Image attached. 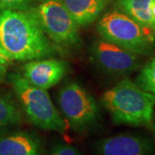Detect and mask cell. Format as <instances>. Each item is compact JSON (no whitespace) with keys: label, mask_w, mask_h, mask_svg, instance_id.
Wrapping results in <instances>:
<instances>
[{"label":"cell","mask_w":155,"mask_h":155,"mask_svg":"<svg viewBox=\"0 0 155 155\" xmlns=\"http://www.w3.org/2000/svg\"><path fill=\"white\" fill-rule=\"evenodd\" d=\"M0 49L11 61H29L55 54L34 10H0Z\"/></svg>","instance_id":"obj_1"},{"label":"cell","mask_w":155,"mask_h":155,"mask_svg":"<svg viewBox=\"0 0 155 155\" xmlns=\"http://www.w3.org/2000/svg\"><path fill=\"white\" fill-rule=\"evenodd\" d=\"M102 102L116 124L153 127L155 96L132 80L122 79L105 91Z\"/></svg>","instance_id":"obj_2"},{"label":"cell","mask_w":155,"mask_h":155,"mask_svg":"<svg viewBox=\"0 0 155 155\" xmlns=\"http://www.w3.org/2000/svg\"><path fill=\"white\" fill-rule=\"evenodd\" d=\"M9 79L29 122L41 129L66 133L67 121L53 104L47 90L34 86L18 73L11 74Z\"/></svg>","instance_id":"obj_3"},{"label":"cell","mask_w":155,"mask_h":155,"mask_svg":"<svg viewBox=\"0 0 155 155\" xmlns=\"http://www.w3.org/2000/svg\"><path fill=\"white\" fill-rule=\"evenodd\" d=\"M103 40L120 46L139 55L153 52L155 31L135 22L119 11L107 12L97 26Z\"/></svg>","instance_id":"obj_4"},{"label":"cell","mask_w":155,"mask_h":155,"mask_svg":"<svg viewBox=\"0 0 155 155\" xmlns=\"http://www.w3.org/2000/svg\"><path fill=\"white\" fill-rule=\"evenodd\" d=\"M38 22L53 44L61 48L79 42L78 25L60 0H45L34 10Z\"/></svg>","instance_id":"obj_5"},{"label":"cell","mask_w":155,"mask_h":155,"mask_svg":"<svg viewBox=\"0 0 155 155\" xmlns=\"http://www.w3.org/2000/svg\"><path fill=\"white\" fill-rule=\"evenodd\" d=\"M58 104L67 124L77 132L93 126L98 117V108L93 97L77 82H69L58 93Z\"/></svg>","instance_id":"obj_6"},{"label":"cell","mask_w":155,"mask_h":155,"mask_svg":"<svg viewBox=\"0 0 155 155\" xmlns=\"http://www.w3.org/2000/svg\"><path fill=\"white\" fill-rule=\"evenodd\" d=\"M91 53L95 63L110 74H127L140 65L139 54L103 39L93 43Z\"/></svg>","instance_id":"obj_7"},{"label":"cell","mask_w":155,"mask_h":155,"mask_svg":"<svg viewBox=\"0 0 155 155\" xmlns=\"http://www.w3.org/2000/svg\"><path fill=\"white\" fill-rule=\"evenodd\" d=\"M69 72L66 61L58 59H40L29 61L22 67V77L38 88L48 90L60 83Z\"/></svg>","instance_id":"obj_8"},{"label":"cell","mask_w":155,"mask_h":155,"mask_svg":"<svg viewBox=\"0 0 155 155\" xmlns=\"http://www.w3.org/2000/svg\"><path fill=\"white\" fill-rule=\"evenodd\" d=\"M152 149L147 139L128 134L104 139L97 147L98 155H150Z\"/></svg>","instance_id":"obj_9"},{"label":"cell","mask_w":155,"mask_h":155,"mask_svg":"<svg viewBox=\"0 0 155 155\" xmlns=\"http://www.w3.org/2000/svg\"><path fill=\"white\" fill-rule=\"evenodd\" d=\"M0 155H41L40 140L24 131L0 135Z\"/></svg>","instance_id":"obj_10"},{"label":"cell","mask_w":155,"mask_h":155,"mask_svg":"<svg viewBox=\"0 0 155 155\" xmlns=\"http://www.w3.org/2000/svg\"><path fill=\"white\" fill-rule=\"evenodd\" d=\"M78 26L94 22L107 5L108 0H61Z\"/></svg>","instance_id":"obj_11"},{"label":"cell","mask_w":155,"mask_h":155,"mask_svg":"<svg viewBox=\"0 0 155 155\" xmlns=\"http://www.w3.org/2000/svg\"><path fill=\"white\" fill-rule=\"evenodd\" d=\"M152 0H116L122 12L140 25L151 28Z\"/></svg>","instance_id":"obj_12"},{"label":"cell","mask_w":155,"mask_h":155,"mask_svg":"<svg viewBox=\"0 0 155 155\" xmlns=\"http://www.w3.org/2000/svg\"><path fill=\"white\" fill-rule=\"evenodd\" d=\"M22 122V114L16 105L0 96V135Z\"/></svg>","instance_id":"obj_13"},{"label":"cell","mask_w":155,"mask_h":155,"mask_svg":"<svg viewBox=\"0 0 155 155\" xmlns=\"http://www.w3.org/2000/svg\"><path fill=\"white\" fill-rule=\"evenodd\" d=\"M136 84L144 91L155 96V58L142 67L136 78Z\"/></svg>","instance_id":"obj_14"},{"label":"cell","mask_w":155,"mask_h":155,"mask_svg":"<svg viewBox=\"0 0 155 155\" xmlns=\"http://www.w3.org/2000/svg\"><path fill=\"white\" fill-rule=\"evenodd\" d=\"M33 0H0V10L26 11Z\"/></svg>","instance_id":"obj_15"},{"label":"cell","mask_w":155,"mask_h":155,"mask_svg":"<svg viewBox=\"0 0 155 155\" xmlns=\"http://www.w3.org/2000/svg\"><path fill=\"white\" fill-rule=\"evenodd\" d=\"M49 155H80L74 147L65 143L55 145L51 151Z\"/></svg>","instance_id":"obj_16"},{"label":"cell","mask_w":155,"mask_h":155,"mask_svg":"<svg viewBox=\"0 0 155 155\" xmlns=\"http://www.w3.org/2000/svg\"><path fill=\"white\" fill-rule=\"evenodd\" d=\"M151 28L155 31V0L151 3Z\"/></svg>","instance_id":"obj_17"},{"label":"cell","mask_w":155,"mask_h":155,"mask_svg":"<svg viewBox=\"0 0 155 155\" xmlns=\"http://www.w3.org/2000/svg\"><path fill=\"white\" fill-rule=\"evenodd\" d=\"M10 61H11V60L3 53L2 50L0 49V65H3V66H6L7 67Z\"/></svg>","instance_id":"obj_18"},{"label":"cell","mask_w":155,"mask_h":155,"mask_svg":"<svg viewBox=\"0 0 155 155\" xmlns=\"http://www.w3.org/2000/svg\"><path fill=\"white\" fill-rule=\"evenodd\" d=\"M6 71H7V67L0 65V83L4 80V78L5 77Z\"/></svg>","instance_id":"obj_19"},{"label":"cell","mask_w":155,"mask_h":155,"mask_svg":"<svg viewBox=\"0 0 155 155\" xmlns=\"http://www.w3.org/2000/svg\"><path fill=\"white\" fill-rule=\"evenodd\" d=\"M153 127L154 129V133H155V115L153 116Z\"/></svg>","instance_id":"obj_20"},{"label":"cell","mask_w":155,"mask_h":155,"mask_svg":"<svg viewBox=\"0 0 155 155\" xmlns=\"http://www.w3.org/2000/svg\"><path fill=\"white\" fill-rule=\"evenodd\" d=\"M41 1H45V0H41Z\"/></svg>","instance_id":"obj_21"}]
</instances>
